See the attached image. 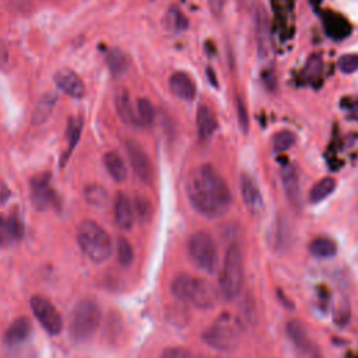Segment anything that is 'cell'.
<instances>
[{
	"instance_id": "cell-1",
	"label": "cell",
	"mask_w": 358,
	"mask_h": 358,
	"mask_svg": "<svg viewBox=\"0 0 358 358\" xmlns=\"http://www.w3.org/2000/svg\"><path fill=\"white\" fill-rule=\"evenodd\" d=\"M188 200L195 211L206 219L226 216L232 206V193L222 174L210 164L191 171L185 182Z\"/></svg>"
},
{
	"instance_id": "cell-2",
	"label": "cell",
	"mask_w": 358,
	"mask_h": 358,
	"mask_svg": "<svg viewBox=\"0 0 358 358\" xmlns=\"http://www.w3.org/2000/svg\"><path fill=\"white\" fill-rule=\"evenodd\" d=\"M171 291L176 300L198 309H211L219 301L217 289L210 281L187 272L174 277Z\"/></svg>"
},
{
	"instance_id": "cell-3",
	"label": "cell",
	"mask_w": 358,
	"mask_h": 358,
	"mask_svg": "<svg viewBox=\"0 0 358 358\" xmlns=\"http://www.w3.org/2000/svg\"><path fill=\"white\" fill-rule=\"evenodd\" d=\"M242 333L243 326L241 319L231 312H223L203 331L202 340L213 350L231 353L238 348Z\"/></svg>"
},
{
	"instance_id": "cell-4",
	"label": "cell",
	"mask_w": 358,
	"mask_h": 358,
	"mask_svg": "<svg viewBox=\"0 0 358 358\" xmlns=\"http://www.w3.org/2000/svg\"><path fill=\"white\" fill-rule=\"evenodd\" d=\"M77 242L83 254L94 263L101 265L112 255V239L99 224L84 220L77 230Z\"/></svg>"
},
{
	"instance_id": "cell-5",
	"label": "cell",
	"mask_w": 358,
	"mask_h": 358,
	"mask_svg": "<svg viewBox=\"0 0 358 358\" xmlns=\"http://www.w3.org/2000/svg\"><path fill=\"white\" fill-rule=\"evenodd\" d=\"M243 287V258L241 248L232 243L227 248L220 269V291L226 300L232 301L241 296Z\"/></svg>"
},
{
	"instance_id": "cell-6",
	"label": "cell",
	"mask_w": 358,
	"mask_h": 358,
	"mask_svg": "<svg viewBox=\"0 0 358 358\" xmlns=\"http://www.w3.org/2000/svg\"><path fill=\"white\" fill-rule=\"evenodd\" d=\"M188 254L193 265L207 273L216 274L219 272L220 258L216 241L206 231L195 232L188 241Z\"/></svg>"
},
{
	"instance_id": "cell-7",
	"label": "cell",
	"mask_w": 358,
	"mask_h": 358,
	"mask_svg": "<svg viewBox=\"0 0 358 358\" xmlns=\"http://www.w3.org/2000/svg\"><path fill=\"white\" fill-rule=\"evenodd\" d=\"M101 309L97 302L91 300L80 301L70 320V335L77 343H84L90 340L99 328Z\"/></svg>"
},
{
	"instance_id": "cell-8",
	"label": "cell",
	"mask_w": 358,
	"mask_h": 358,
	"mask_svg": "<svg viewBox=\"0 0 358 358\" xmlns=\"http://www.w3.org/2000/svg\"><path fill=\"white\" fill-rule=\"evenodd\" d=\"M31 309L34 316L41 324V326L52 336H58L63 329V318L52 302L41 296L31 298Z\"/></svg>"
},
{
	"instance_id": "cell-9",
	"label": "cell",
	"mask_w": 358,
	"mask_h": 358,
	"mask_svg": "<svg viewBox=\"0 0 358 358\" xmlns=\"http://www.w3.org/2000/svg\"><path fill=\"white\" fill-rule=\"evenodd\" d=\"M31 200L38 210H47L56 206V193L51 188V178L48 174H41L31 179Z\"/></svg>"
},
{
	"instance_id": "cell-10",
	"label": "cell",
	"mask_w": 358,
	"mask_h": 358,
	"mask_svg": "<svg viewBox=\"0 0 358 358\" xmlns=\"http://www.w3.org/2000/svg\"><path fill=\"white\" fill-rule=\"evenodd\" d=\"M125 147L134 174L141 179V181L150 182L153 176V167L146 150L134 140H128Z\"/></svg>"
},
{
	"instance_id": "cell-11",
	"label": "cell",
	"mask_w": 358,
	"mask_h": 358,
	"mask_svg": "<svg viewBox=\"0 0 358 358\" xmlns=\"http://www.w3.org/2000/svg\"><path fill=\"white\" fill-rule=\"evenodd\" d=\"M239 188L245 207L252 216H259L263 211V198L258 184L254 181L252 176L248 174H242L239 178Z\"/></svg>"
},
{
	"instance_id": "cell-12",
	"label": "cell",
	"mask_w": 358,
	"mask_h": 358,
	"mask_svg": "<svg viewBox=\"0 0 358 358\" xmlns=\"http://www.w3.org/2000/svg\"><path fill=\"white\" fill-rule=\"evenodd\" d=\"M56 86L71 98H82L86 94V86L82 77L70 69H62L55 75Z\"/></svg>"
},
{
	"instance_id": "cell-13",
	"label": "cell",
	"mask_w": 358,
	"mask_h": 358,
	"mask_svg": "<svg viewBox=\"0 0 358 358\" xmlns=\"http://www.w3.org/2000/svg\"><path fill=\"white\" fill-rule=\"evenodd\" d=\"M281 182L285 196L296 207L301 206V187L300 178L294 164H285L281 169Z\"/></svg>"
},
{
	"instance_id": "cell-14",
	"label": "cell",
	"mask_w": 358,
	"mask_h": 358,
	"mask_svg": "<svg viewBox=\"0 0 358 358\" xmlns=\"http://www.w3.org/2000/svg\"><path fill=\"white\" fill-rule=\"evenodd\" d=\"M169 90L171 93L184 101H192L196 95V86L192 77L185 71H176L169 77Z\"/></svg>"
},
{
	"instance_id": "cell-15",
	"label": "cell",
	"mask_w": 358,
	"mask_h": 358,
	"mask_svg": "<svg viewBox=\"0 0 358 358\" xmlns=\"http://www.w3.org/2000/svg\"><path fill=\"white\" fill-rule=\"evenodd\" d=\"M114 214H115V222L121 230L123 231L132 230L134 224V208L129 198L122 192H119L115 196Z\"/></svg>"
},
{
	"instance_id": "cell-16",
	"label": "cell",
	"mask_w": 358,
	"mask_h": 358,
	"mask_svg": "<svg viewBox=\"0 0 358 358\" xmlns=\"http://www.w3.org/2000/svg\"><path fill=\"white\" fill-rule=\"evenodd\" d=\"M32 333V324L31 320L25 316L17 318L16 320H13L9 329L6 331L5 335V343L9 347H17L21 346L23 343H25L29 336Z\"/></svg>"
},
{
	"instance_id": "cell-17",
	"label": "cell",
	"mask_w": 358,
	"mask_h": 358,
	"mask_svg": "<svg viewBox=\"0 0 358 358\" xmlns=\"http://www.w3.org/2000/svg\"><path fill=\"white\" fill-rule=\"evenodd\" d=\"M24 235L23 222L17 216H0V246H9Z\"/></svg>"
},
{
	"instance_id": "cell-18",
	"label": "cell",
	"mask_w": 358,
	"mask_h": 358,
	"mask_svg": "<svg viewBox=\"0 0 358 358\" xmlns=\"http://www.w3.org/2000/svg\"><path fill=\"white\" fill-rule=\"evenodd\" d=\"M256 40L261 56H267L272 49V31L270 21L263 8H258L256 13Z\"/></svg>"
},
{
	"instance_id": "cell-19",
	"label": "cell",
	"mask_w": 358,
	"mask_h": 358,
	"mask_svg": "<svg viewBox=\"0 0 358 358\" xmlns=\"http://www.w3.org/2000/svg\"><path fill=\"white\" fill-rule=\"evenodd\" d=\"M324 27H325L328 37H331L335 41H343L353 31L350 23L343 16L335 14V13L325 14Z\"/></svg>"
},
{
	"instance_id": "cell-20",
	"label": "cell",
	"mask_w": 358,
	"mask_h": 358,
	"mask_svg": "<svg viewBox=\"0 0 358 358\" xmlns=\"http://www.w3.org/2000/svg\"><path fill=\"white\" fill-rule=\"evenodd\" d=\"M196 122H198V133L202 140H208L217 129L216 115H214L213 110L207 105L199 106L196 114Z\"/></svg>"
},
{
	"instance_id": "cell-21",
	"label": "cell",
	"mask_w": 358,
	"mask_h": 358,
	"mask_svg": "<svg viewBox=\"0 0 358 358\" xmlns=\"http://www.w3.org/2000/svg\"><path fill=\"white\" fill-rule=\"evenodd\" d=\"M115 104H117L118 115H119V118L122 119L123 123L130 125V126H140L139 125V119H137L136 108L132 104V99H130V95H129L128 90L122 88V90L118 91Z\"/></svg>"
},
{
	"instance_id": "cell-22",
	"label": "cell",
	"mask_w": 358,
	"mask_h": 358,
	"mask_svg": "<svg viewBox=\"0 0 358 358\" xmlns=\"http://www.w3.org/2000/svg\"><path fill=\"white\" fill-rule=\"evenodd\" d=\"M285 332L289 335V339L294 344V347L301 353H309L311 351V340L308 337V333L300 320H290L287 326H285Z\"/></svg>"
},
{
	"instance_id": "cell-23",
	"label": "cell",
	"mask_w": 358,
	"mask_h": 358,
	"mask_svg": "<svg viewBox=\"0 0 358 358\" xmlns=\"http://www.w3.org/2000/svg\"><path fill=\"white\" fill-rule=\"evenodd\" d=\"M106 64L114 77H122L128 73L130 62L128 55L121 49H110L106 53Z\"/></svg>"
},
{
	"instance_id": "cell-24",
	"label": "cell",
	"mask_w": 358,
	"mask_h": 358,
	"mask_svg": "<svg viewBox=\"0 0 358 358\" xmlns=\"http://www.w3.org/2000/svg\"><path fill=\"white\" fill-rule=\"evenodd\" d=\"M104 165L117 182H123L128 178V168L122 157L115 152H108L104 156Z\"/></svg>"
},
{
	"instance_id": "cell-25",
	"label": "cell",
	"mask_w": 358,
	"mask_h": 358,
	"mask_svg": "<svg viewBox=\"0 0 358 358\" xmlns=\"http://www.w3.org/2000/svg\"><path fill=\"white\" fill-rule=\"evenodd\" d=\"M309 252L320 259H329L337 254V243L329 237H318L309 243Z\"/></svg>"
},
{
	"instance_id": "cell-26",
	"label": "cell",
	"mask_w": 358,
	"mask_h": 358,
	"mask_svg": "<svg viewBox=\"0 0 358 358\" xmlns=\"http://www.w3.org/2000/svg\"><path fill=\"white\" fill-rule=\"evenodd\" d=\"M58 102V97L52 93L49 94H45L40 102L37 104V106H35V110L32 112V123L35 125H41L44 123L45 121H48V118L51 117L55 105Z\"/></svg>"
},
{
	"instance_id": "cell-27",
	"label": "cell",
	"mask_w": 358,
	"mask_h": 358,
	"mask_svg": "<svg viewBox=\"0 0 358 358\" xmlns=\"http://www.w3.org/2000/svg\"><path fill=\"white\" fill-rule=\"evenodd\" d=\"M336 189V181L333 178H324L318 181L309 191V202L312 204L324 202L328 196H331Z\"/></svg>"
},
{
	"instance_id": "cell-28",
	"label": "cell",
	"mask_w": 358,
	"mask_h": 358,
	"mask_svg": "<svg viewBox=\"0 0 358 358\" xmlns=\"http://www.w3.org/2000/svg\"><path fill=\"white\" fill-rule=\"evenodd\" d=\"M188 19L187 16L176 8H172L168 10L165 19H164V25L168 31L178 34V32H184L188 28Z\"/></svg>"
},
{
	"instance_id": "cell-29",
	"label": "cell",
	"mask_w": 358,
	"mask_h": 358,
	"mask_svg": "<svg viewBox=\"0 0 358 358\" xmlns=\"http://www.w3.org/2000/svg\"><path fill=\"white\" fill-rule=\"evenodd\" d=\"M82 132H83V119L73 117L70 118L67 122V143H69V149L66 152V157L69 158L71 152L75 150V147L77 146V143L82 137ZM66 157L63 158V161H66Z\"/></svg>"
},
{
	"instance_id": "cell-30",
	"label": "cell",
	"mask_w": 358,
	"mask_h": 358,
	"mask_svg": "<svg viewBox=\"0 0 358 358\" xmlns=\"http://www.w3.org/2000/svg\"><path fill=\"white\" fill-rule=\"evenodd\" d=\"M136 112L140 126H152L156 118L153 104L147 98H140L136 104Z\"/></svg>"
},
{
	"instance_id": "cell-31",
	"label": "cell",
	"mask_w": 358,
	"mask_h": 358,
	"mask_svg": "<svg viewBox=\"0 0 358 358\" xmlns=\"http://www.w3.org/2000/svg\"><path fill=\"white\" fill-rule=\"evenodd\" d=\"M351 320V305L346 297H342L333 308V322L339 328H346Z\"/></svg>"
},
{
	"instance_id": "cell-32",
	"label": "cell",
	"mask_w": 358,
	"mask_h": 358,
	"mask_svg": "<svg viewBox=\"0 0 358 358\" xmlns=\"http://www.w3.org/2000/svg\"><path fill=\"white\" fill-rule=\"evenodd\" d=\"M296 134L291 130H280L273 136V149L277 153H284L296 145Z\"/></svg>"
},
{
	"instance_id": "cell-33",
	"label": "cell",
	"mask_w": 358,
	"mask_h": 358,
	"mask_svg": "<svg viewBox=\"0 0 358 358\" xmlns=\"http://www.w3.org/2000/svg\"><path fill=\"white\" fill-rule=\"evenodd\" d=\"M84 196H86V200L95 206V207H105L106 204L110 203V195L108 192H106L102 187L99 185H91L86 189L84 192Z\"/></svg>"
},
{
	"instance_id": "cell-34",
	"label": "cell",
	"mask_w": 358,
	"mask_h": 358,
	"mask_svg": "<svg viewBox=\"0 0 358 358\" xmlns=\"http://www.w3.org/2000/svg\"><path fill=\"white\" fill-rule=\"evenodd\" d=\"M118 259L123 267H129L134 262L133 246L125 237L118 239Z\"/></svg>"
},
{
	"instance_id": "cell-35",
	"label": "cell",
	"mask_w": 358,
	"mask_h": 358,
	"mask_svg": "<svg viewBox=\"0 0 358 358\" xmlns=\"http://www.w3.org/2000/svg\"><path fill=\"white\" fill-rule=\"evenodd\" d=\"M322 73V60H320V56L318 55H312L308 62H307V66H305V70H304V76L307 80L309 82H316L319 79Z\"/></svg>"
},
{
	"instance_id": "cell-36",
	"label": "cell",
	"mask_w": 358,
	"mask_h": 358,
	"mask_svg": "<svg viewBox=\"0 0 358 358\" xmlns=\"http://www.w3.org/2000/svg\"><path fill=\"white\" fill-rule=\"evenodd\" d=\"M339 70L344 75L355 73L358 70V53H347L343 55L337 62Z\"/></svg>"
},
{
	"instance_id": "cell-37",
	"label": "cell",
	"mask_w": 358,
	"mask_h": 358,
	"mask_svg": "<svg viewBox=\"0 0 358 358\" xmlns=\"http://www.w3.org/2000/svg\"><path fill=\"white\" fill-rule=\"evenodd\" d=\"M160 358H198L191 350L185 347H168L163 351Z\"/></svg>"
},
{
	"instance_id": "cell-38",
	"label": "cell",
	"mask_w": 358,
	"mask_h": 358,
	"mask_svg": "<svg viewBox=\"0 0 358 358\" xmlns=\"http://www.w3.org/2000/svg\"><path fill=\"white\" fill-rule=\"evenodd\" d=\"M134 208L137 211V214L140 216L141 220H146L149 219L150 213H152V204L146 198H137L134 202Z\"/></svg>"
},
{
	"instance_id": "cell-39",
	"label": "cell",
	"mask_w": 358,
	"mask_h": 358,
	"mask_svg": "<svg viewBox=\"0 0 358 358\" xmlns=\"http://www.w3.org/2000/svg\"><path fill=\"white\" fill-rule=\"evenodd\" d=\"M276 238H274V245H284L287 243V238H289V228H287V223H277V232H276Z\"/></svg>"
},
{
	"instance_id": "cell-40",
	"label": "cell",
	"mask_w": 358,
	"mask_h": 358,
	"mask_svg": "<svg viewBox=\"0 0 358 358\" xmlns=\"http://www.w3.org/2000/svg\"><path fill=\"white\" fill-rule=\"evenodd\" d=\"M238 122H239V128L242 129V132H248V114H246V108L243 102L241 101V98H238Z\"/></svg>"
},
{
	"instance_id": "cell-41",
	"label": "cell",
	"mask_w": 358,
	"mask_h": 358,
	"mask_svg": "<svg viewBox=\"0 0 358 358\" xmlns=\"http://www.w3.org/2000/svg\"><path fill=\"white\" fill-rule=\"evenodd\" d=\"M208 6L214 16H220L224 10L226 0H208Z\"/></svg>"
},
{
	"instance_id": "cell-42",
	"label": "cell",
	"mask_w": 358,
	"mask_h": 358,
	"mask_svg": "<svg viewBox=\"0 0 358 358\" xmlns=\"http://www.w3.org/2000/svg\"><path fill=\"white\" fill-rule=\"evenodd\" d=\"M9 60V51L3 43H0V67H3Z\"/></svg>"
},
{
	"instance_id": "cell-43",
	"label": "cell",
	"mask_w": 358,
	"mask_h": 358,
	"mask_svg": "<svg viewBox=\"0 0 358 358\" xmlns=\"http://www.w3.org/2000/svg\"><path fill=\"white\" fill-rule=\"evenodd\" d=\"M238 2L245 10H252L255 8L256 0H238Z\"/></svg>"
}]
</instances>
